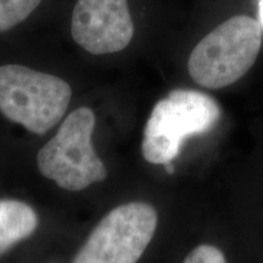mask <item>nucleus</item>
<instances>
[{
    "label": "nucleus",
    "mask_w": 263,
    "mask_h": 263,
    "mask_svg": "<svg viewBox=\"0 0 263 263\" xmlns=\"http://www.w3.org/2000/svg\"><path fill=\"white\" fill-rule=\"evenodd\" d=\"M261 45L259 21L245 15L230 17L194 48L188 61L190 77L207 89L228 87L254 66Z\"/></svg>",
    "instance_id": "f257e3e1"
},
{
    "label": "nucleus",
    "mask_w": 263,
    "mask_h": 263,
    "mask_svg": "<svg viewBox=\"0 0 263 263\" xmlns=\"http://www.w3.org/2000/svg\"><path fill=\"white\" fill-rule=\"evenodd\" d=\"M221 115L210 95L189 89L171 91L154 106L146 122L141 143L144 159L153 164L172 162L184 140L211 130Z\"/></svg>",
    "instance_id": "f03ea898"
},
{
    "label": "nucleus",
    "mask_w": 263,
    "mask_h": 263,
    "mask_svg": "<svg viewBox=\"0 0 263 263\" xmlns=\"http://www.w3.org/2000/svg\"><path fill=\"white\" fill-rule=\"evenodd\" d=\"M71 97L70 84L57 76L21 65L0 66V111L32 133L44 134L60 122Z\"/></svg>",
    "instance_id": "7ed1b4c3"
},
{
    "label": "nucleus",
    "mask_w": 263,
    "mask_h": 263,
    "mask_svg": "<svg viewBox=\"0 0 263 263\" xmlns=\"http://www.w3.org/2000/svg\"><path fill=\"white\" fill-rule=\"evenodd\" d=\"M94 128L95 115L89 107L72 111L55 137L39 150L37 164L43 176L70 192L106 178V167L91 145Z\"/></svg>",
    "instance_id": "20e7f679"
},
{
    "label": "nucleus",
    "mask_w": 263,
    "mask_h": 263,
    "mask_svg": "<svg viewBox=\"0 0 263 263\" xmlns=\"http://www.w3.org/2000/svg\"><path fill=\"white\" fill-rule=\"evenodd\" d=\"M157 221L149 203L118 206L99 222L72 263H137L154 238Z\"/></svg>",
    "instance_id": "39448f33"
},
{
    "label": "nucleus",
    "mask_w": 263,
    "mask_h": 263,
    "mask_svg": "<svg viewBox=\"0 0 263 263\" xmlns=\"http://www.w3.org/2000/svg\"><path fill=\"white\" fill-rule=\"evenodd\" d=\"M71 33L74 42L90 54L123 50L134 34L128 0H78Z\"/></svg>",
    "instance_id": "423d86ee"
},
{
    "label": "nucleus",
    "mask_w": 263,
    "mask_h": 263,
    "mask_svg": "<svg viewBox=\"0 0 263 263\" xmlns=\"http://www.w3.org/2000/svg\"><path fill=\"white\" fill-rule=\"evenodd\" d=\"M38 227V216L27 203L0 200V255L31 236Z\"/></svg>",
    "instance_id": "0eeeda50"
},
{
    "label": "nucleus",
    "mask_w": 263,
    "mask_h": 263,
    "mask_svg": "<svg viewBox=\"0 0 263 263\" xmlns=\"http://www.w3.org/2000/svg\"><path fill=\"white\" fill-rule=\"evenodd\" d=\"M42 0H0V33L25 21Z\"/></svg>",
    "instance_id": "6e6552de"
},
{
    "label": "nucleus",
    "mask_w": 263,
    "mask_h": 263,
    "mask_svg": "<svg viewBox=\"0 0 263 263\" xmlns=\"http://www.w3.org/2000/svg\"><path fill=\"white\" fill-rule=\"evenodd\" d=\"M183 263H228L224 252L215 245L196 246L184 258Z\"/></svg>",
    "instance_id": "1a4fd4ad"
},
{
    "label": "nucleus",
    "mask_w": 263,
    "mask_h": 263,
    "mask_svg": "<svg viewBox=\"0 0 263 263\" xmlns=\"http://www.w3.org/2000/svg\"><path fill=\"white\" fill-rule=\"evenodd\" d=\"M258 16H259V24L263 27V0L258 2Z\"/></svg>",
    "instance_id": "9d476101"
},
{
    "label": "nucleus",
    "mask_w": 263,
    "mask_h": 263,
    "mask_svg": "<svg viewBox=\"0 0 263 263\" xmlns=\"http://www.w3.org/2000/svg\"><path fill=\"white\" fill-rule=\"evenodd\" d=\"M163 166H164V170H166V172L168 174H172L174 172V167L172 166V162L163 164Z\"/></svg>",
    "instance_id": "9b49d317"
}]
</instances>
